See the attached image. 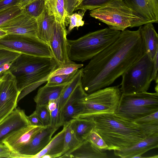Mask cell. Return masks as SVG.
Returning <instances> with one entry per match:
<instances>
[{
	"instance_id": "28",
	"label": "cell",
	"mask_w": 158,
	"mask_h": 158,
	"mask_svg": "<svg viewBox=\"0 0 158 158\" xmlns=\"http://www.w3.org/2000/svg\"><path fill=\"white\" fill-rule=\"evenodd\" d=\"M45 0H35L25 6L23 9L27 13L36 19L44 10Z\"/></svg>"
},
{
	"instance_id": "4",
	"label": "cell",
	"mask_w": 158,
	"mask_h": 158,
	"mask_svg": "<svg viewBox=\"0 0 158 158\" xmlns=\"http://www.w3.org/2000/svg\"><path fill=\"white\" fill-rule=\"evenodd\" d=\"M121 32L108 27L89 32L76 40H68L69 59L81 62L90 60L115 41Z\"/></svg>"
},
{
	"instance_id": "47",
	"label": "cell",
	"mask_w": 158,
	"mask_h": 158,
	"mask_svg": "<svg viewBox=\"0 0 158 158\" xmlns=\"http://www.w3.org/2000/svg\"><path fill=\"white\" fill-rule=\"evenodd\" d=\"M158 83L156 84V85L155 87V90L156 92H158Z\"/></svg>"
},
{
	"instance_id": "13",
	"label": "cell",
	"mask_w": 158,
	"mask_h": 158,
	"mask_svg": "<svg viewBox=\"0 0 158 158\" xmlns=\"http://www.w3.org/2000/svg\"><path fill=\"white\" fill-rule=\"evenodd\" d=\"M57 130L50 126L44 127L19 153L14 154L15 158H32L46 147Z\"/></svg>"
},
{
	"instance_id": "24",
	"label": "cell",
	"mask_w": 158,
	"mask_h": 158,
	"mask_svg": "<svg viewBox=\"0 0 158 158\" xmlns=\"http://www.w3.org/2000/svg\"><path fill=\"white\" fill-rule=\"evenodd\" d=\"M36 20L38 27L37 36L49 45L55 21V18L53 16L49 15L45 8Z\"/></svg>"
},
{
	"instance_id": "35",
	"label": "cell",
	"mask_w": 158,
	"mask_h": 158,
	"mask_svg": "<svg viewBox=\"0 0 158 158\" xmlns=\"http://www.w3.org/2000/svg\"><path fill=\"white\" fill-rule=\"evenodd\" d=\"M22 53L6 48H0V66L11 62Z\"/></svg>"
},
{
	"instance_id": "44",
	"label": "cell",
	"mask_w": 158,
	"mask_h": 158,
	"mask_svg": "<svg viewBox=\"0 0 158 158\" xmlns=\"http://www.w3.org/2000/svg\"><path fill=\"white\" fill-rule=\"evenodd\" d=\"M35 0H20L18 5L19 7L22 9L25 6Z\"/></svg>"
},
{
	"instance_id": "34",
	"label": "cell",
	"mask_w": 158,
	"mask_h": 158,
	"mask_svg": "<svg viewBox=\"0 0 158 158\" xmlns=\"http://www.w3.org/2000/svg\"><path fill=\"white\" fill-rule=\"evenodd\" d=\"M82 10L81 12L79 11L77 13H73L67 16V18L69 19V26L67 31V34L69 33L75 27H78L84 25V22L82 20V19L86 11Z\"/></svg>"
},
{
	"instance_id": "6",
	"label": "cell",
	"mask_w": 158,
	"mask_h": 158,
	"mask_svg": "<svg viewBox=\"0 0 158 158\" xmlns=\"http://www.w3.org/2000/svg\"><path fill=\"white\" fill-rule=\"evenodd\" d=\"M90 16L107 25L109 28L123 31L128 27L142 25L141 19L124 2L115 1L91 10Z\"/></svg>"
},
{
	"instance_id": "46",
	"label": "cell",
	"mask_w": 158,
	"mask_h": 158,
	"mask_svg": "<svg viewBox=\"0 0 158 158\" xmlns=\"http://www.w3.org/2000/svg\"><path fill=\"white\" fill-rule=\"evenodd\" d=\"M7 34L4 31L0 28V38L4 36Z\"/></svg>"
},
{
	"instance_id": "17",
	"label": "cell",
	"mask_w": 158,
	"mask_h": 158,
	"mask_svg": "<svg viewBox=\"0 0 158 158\" xmlns=\"http://www.w3.org/2000/svg\"><path fill=\"white\" fill-rule=\"evenodd\" d=\"M79 2L77 0H45V9L55 20L65 24L68 15H71Z\"/></svg>"
},
{
	"instance_id": "1",
	"label": "cell",
	"mask_w": 158,
	"mask_h": 158,
	"mask_svg": "<svg viewBox=\"0 0 158 158\" xmlns=\"http://www.w3.org/2000/svg\"><path fill=\"white\" fill-rule=\"evenodd\" d=\"M145 52L139 30H125L83 68L81 84L89 94L112 84Z\"/></svg>"
},
{
	"instance_id": "7",
	"label": "cell",
	"mask_w": 158,
	"mask_h": 158,
	"mask_svg": "<svg viewBox=\"0 0 158 158\" xmlns=\"http://www.w3.org/2000/svg\"><path fill=\"white\" fill-rule=\"evenodd\" d=\"M158 111V92L122 94L115 114L135 121Z\"/></svg>"
},
{
	"instance_id": "16",
	"label": "cell",
	"mask_w": 158,
	"mask_h": 158,
	"mask_svg": "<svg viewBox=\"0 0 158 158\" xmlns=\"http://www.w3.org/2000/svg\"><path fill=\"white\" fill-rule=\"evenodd\" d=\"M30 125L24 111L16 107L0 123V143L11 133Z\"/></svg>"
},
{
	"instance_id": "14",
	"label": "cell",
	"mask_w": 158,
	"mask_h": 158,
	"mask_svg": "<svg viewBox=\"0 0 158 158\" xmlns=\"http://www.w3.org/2000/svg\"><path fill=\"white\" fill-rule=\"evenodd\" d=\"M44 127L29 125L16 131L7 135L2 143L11 152H19L22 148Z\"/></svg>"
},
{
	"instance_id": "20",
	"label": "cell",
	"mask_w": 158,
	"mask_h": 158,
	"mask_svg": "<svg viewBox=\"0 0 158 158\" xmlns=\"http://www.w3.org/2000/svg\"><path fill=\"white\" fill-rule=\"evenodd\" d=\"M88 94L83 89L81 82L74 89L62 111L64 125L72 119L79 112L80 107L77 102Z\"/></svg>"
},
{
	"instance_id": "42",
	"label": "cell",
	"mask_w": 158,
	"mask_h": 158,
	"mask_svg": "<svg viewBox=\"0 0 158 158\" xmlns=\"http://www.w3.org/2000/svg\"><path fill=\"white\" fill-rule=\"evenodd\" d=\"M20 0H0V10L18 6Z\"/></svg>"
},
{
	"instance_id": "41",
	"label": "cell",
	"mask_w": 158,
	"mask_h": 158,
	"mask_svg": "<svg viewBox=\"0 0 158 158\" xmlns=\"http://www.w3.org/2000/svg\"><path fill=\"white\" fill-rule=\"evenodd\" d=\"M27 117L30 125L44 127L43 123L35 111L29 116H27Z\"/></svg>"
},
{
	"instance_id": "22",
	"label": "cell",
	"mask_w": 158,
	"mask_h": 158,
	"mask_svg": "<svg viewBox=\"0 0 158 158\" xmlns=\"http://www.w3.org/2000/svg\"><path fill=\"white\" fill-rule=\"evenodd\" d=\"M65 127L53 138L46 146L39 153L32 158H60L61 156L64 149Z\"/></svg>"
},
{
	"instance_id": "36",
	"label": "cell",
	"mask_w": 158,
	"mask_h": 158,
	"mask_svg": "<svg viewBox=\"0 0 158 158\" xmlns=\"http://www.w3.org/2000/svg\"><path fill=\"white\" fill-rule=\"evenodd\" d=\"M35 111L39 117L44 127L49 126L50 122V116L47 104L36 105Z\"/></svg>"
},
{
	"instance_id": "32",
	"label": "cell",
	"mask_w": 158,
	"mask_h": 158,
	"mask_svg": "<svg viewBox=\"0 0 158 158\" xmlns=\"http://www.w3.org/2000/svg\"><path fill=\"white\" fill-rule=\"evenodd\" d=\"M23 9L18 6L6 8L0 10V26L9 19L20 13Z\"/></svg>"
},
{
	"instance_id": "25",
	"label": "cell",
	"mask_w": 158,
	"mask_h": 158,
	"mask_svg": "<svg viewBox=\"0 0 158 158\" xmlns=\"http://www.w3.org/2000/svg\"><path fill=\"white\" fill-rule=\"evenodd\" d=\"M71 125L77 138L81 142L85 140L94 128L95 124L91 119L73 118Z\"/></svg>"
},
{
	"instance_id": "43",
	"label": "cell",
	"mask_w": 158,
	"mask_h": 158,
	"mask_svg": "<svg viewBox=\"0 0 158 158\" xmlns=\"http://www.w3.org/2000/svg\"><path fill=\"white\" fill-rule=\"evenodd\" d=\"M10 149L6 145L0 143V158H10Z\"/></svg>"
},
{
	"instance_id": "21",
	"label": "cell",
	"mask_w": 158,
	"mask_h": 158,
	"mask_svg": "<svg viewBox=\"0 0 158 158\" xmlns=\"http://www.w3.org/2000/svg\"><path fill=\"white\" fill-rule=\"evenodd\" d=\"M108 157L106 153L97 149L90 142L86 139L83 141L76 148L62 157V158Z\"/></svg>"
},
{
	"instance_id": "38",
	"label": "cell",
	"mask_w": 158,
	"mask_h": 158,
	"mask_svg": "<svg viewBox=\"0 0 158 158\" xmlns=\"http://www.w3.org/2000/svg\"><path fill=\"white\" fill-rule=\"evenodd\" d=\"M134 122L138 125L158 124V111L137 119Z\"/></svg>"
},
{
	"instance_id": "31",
	"label": "cell",
	"mask_w": 158,
	"mask_h": 158,
	"mask_svg": "<svg viewBox=\"0 0 158 158\" xmlns=\"http://www.w3.org/2000/svg\"><path fill=\"white\" fill-rule=\"evenodd\" d=\"M85 139L90 142L94 147L101 151L108 150V147L106 142L94 129L90 132Z\"/></svg>"
},
{
	"instance_id": "29",
	"label": "cell",
	"mask_w": 158,
	"mask_h": 158,
	"mask_svg": "<svg viewBox=\"0 0 158 158\" xmlns=\"http://www.w3.org/2000/svg\"><path fill=\"white\" fill-rule=\"evenodd\" d=\"M117 0H81L75 10H91L106 5Z\"/></svg>"
},
{
	"instance_id": "15",
	"label": "cell",
	"mask_w": 158,
	"mask_h": 158,
	"mask_svg": "<svg viewBox=\"0 0 158 158\" xmlns=\"http://www.w3.org/2000/svg\"><path fill=\"white\" fill-rule=\"evenodd\" d=\"M141 20L142 25L158 22V0H123Z\"/></svg>"
},
{
	"instance_id": "11",
	"label": "cell",
	"mask_w": 158,
	"mask_h": 158,
	"mask_svg": "<svg viewBox=\"0 0 158 158\" xmlns=\"http://www.w3.org/2000/svg\"><path fill=\"white\" fill-rule=\"evenodd\" d=\"M67 34L65 24L55 20L49 46L58 67L73 61L69 57Z\"/></svg>"
},
{
	"instance_id": "37",
	"label": "cell",
	"mask_w": 158,
	"mask_h": 158,
	"mask_svg": "<svg viewBox=\"0 0 158 158\" xmlns=\"http://www.w3.org/2000/svg\"><path fill=\"white\" fill-rule=\"evenodd\" d=\"M49 112L50 116L49 126L57 130L64 125L62 112L60 110L58 106Z\"/></svg>"
},
{
	"instance_id": "8",
	"label": "cell",
	"mask_w": 158,
	"mask_h": 158,
	"mask_svg": "<svg viewBox=\"0 0 158 158\" xmlns=\"http://www.w3.org/2000/svg\"><path fill=\"white\" fill-rule=\"evenodd\" d=\"M153 60L144 52L122 75V94L147 92L151 82Z\"/></svg>"
},
{
	"instance_id": "26",
	"label": "cell",
	"mask_w": 158,
	"mask_h": 158,
	"mask_svg": "<svg viewBox=\"0 0 158 158\" xmlns=\"http://www.w3.org/2000/svg\"><path fill=\"white\" fill-rule=\"evenodd\" d=\"M83 68L78 70L73 79L67 84L59 99V108L61 112L71 95L81 82Z\"/></svg>"
},
{
	"instance_id": "12",
	"label": "cell",
	"mask_w": 158,
	"mask_h": 158,
	"mask_svg": "<svg viewBox=\"0 0 158 158\" xmlns=\"http://www.w3.org/2000/svg\"><path fill=\"white\" fill-rule=\"evenodd\" d=\"M7 34L37 37L36 19L23 9L22 12L0 26Z\"/></svg>"
},
{
	"instance_id": "5",
	"label": "cell",
	"mask_w": 158,
	"mask_h": 158,
	"mask_svg": "<svg viewBox=\"0 0 158 158\" xmlns=\"http://www.w3.org/2000/svg\"><path fill=\"white\" fill-rule=\"evenodd\" d=\"M122 94L118 85L106 87L88 94L77 102L80 110L73 118L89 119L97 114L115 113Z\"/></svg>"
},
{
	"instance_id": "27",
	"label": "cell",
	"mask_w": 158,
	"mask_h": 158,
	"mask_svg": "<svg viewBox=\"0 0 158 158\" xmlns=\"http://www.w3.org/2000/svg\"><path fill=\"white\" fill-rule=\"evenodd\" d=\"M65 127L64 146L63 152L60 158L78 146L81 142L76 137L71 125V120L65 123Z\"/></svg>"
},
{
	"instance_id": "30",
	"label": "cell",
	"mask_w": 158,
	"mask_h": 158,
	"mask_svg": "<svg viewBox=\"0 0 158 158\" xmlns=\"http://www.w3.org/2000/svg\"><path fill=\"white\" fill-rule=\"evenodd\" d=\"M83 65V64H77L73 61L71 63L58 67L51 74L49 78L56 75L71 74L76 70L82 68Z\"/></svg>"
},
{
	"instance_id": "19",
	"label": "cell",
	"mask_w": 158,
	"mask_h": 158,
	"mask_svg": "<svg viewBox=\"0 0 158 158\" xmlns=\"http://www.w3.org/2000/svg\"><path fill=\"white\" fill-rule=\"evenodd\" d=\"M142 38L144 52L153 60L158 52V35L152 23L139 26L138 29Z\"/></svg>"
},
{
	"instance_id": "39",
	"label": "cell",
	"mask_w": 158,
	"mask_h": 158,
	"mask_svg": "<svg viewBox=\"0 0 158 158\" xmlns=\"http://www.w3.org/2000/svg\"><path fill=\"white\" fill-rule=\"evenodd\" d=\"M139 125L146 137L158 134V124H145Z\"/></svg>"
},
{
	"instance_id": "45",
	"label": "cell",
	"mask_w": 158,
	"mask_h": 158,
	"mask_svg": "<svg viewBox=\"0 0 158 158\" xmlns=\"http://www.w3.org/2000/svg\"><path fill=\"white\" fill-rule=\"evenodd\" d=\"M11 62L6 63L0 66V73L8 70L10 66Z\"/></svg>"
},
{
	"instance_id": "2",
	"label": "cell",
	"mask_w": 158,
	"mask_h": 158,
	"mask_svg": "<svg viewBox=\"0 0 158 158\" xmlns=\"http://www.w3.org/2000/svg\"><path fill=\"white\" fill-rule=\"evenodd\" d=\"M89 119L94 122V130L104 140L109 150L128 148L146 137L138 124L115 113L97 114Z\"/></svg>"
},
{
	"instance_id": "9",
	"label": "cell",
	"mask_w": 158,
	"mask_h": 158,
	"mask_svg": "<svg viewBox=\"0 0 158 158\" xmlns=\"http://www.w3.org/2000/svg\"><path fill=\"white\" fill-rule=\"evenodd\" d=\"M0 48L36 56L53 57L49 45L37 37L7 34L0 38Z\"/></svg>"
},
{
	"instance_id": "10",
	"label": "cell",
	"mask_w": 158,
	"mask_h": 158,
	"mask_svg": "<svg viewBox=\"0 0 158 158\" xmlns=\"http://www.w3.org/2000/svg\"><path fill=\"white\" fill-rule=\"evenodd\" d=\"M20 93L15 77L9 70L0 73V123L17 107Z\"/></svg>"
},
{
	"instance_id": "33",
	"label": "cell",
	"mask_w": 158,
	"mask_h": 158,
	"mask_svg": "<svg viewBox=\"0 0 158 158\" xmlns=\"http://www.w3.org/2000/svg\"><path fill=\"white\" fill-rule=\"evenodd\" d=\"M78 70L70 74L56 75L49 77L46 85L48 86H56L67 84L73 79Z\"/></svg>"
},
{
	"instance_id": "23",
	"label": "cell",
	"mask_w": 158,
	"mask_h": 158,
	"mask_svg": "<svg viewBox=\"0 0 158 158\" xmlns=\"http://www.w3.org/2000/svg\"><path fill=\"white\" fill-rule=\"evenodd\" d=\"M68 83L56 86L46 84L40 88L34 98L36 105H46L50 101L59 99Z\"/></svg>"
},
{
	"instance_id": "18",
	"label": "cell",
	"mask_w": 158,
	"mask_h": 158,
	"mask_svg": "<svg viewBox=\"0 0 158 158\" xmlns=\"http://www.w3.org/2000/svg\"><path fill=\"white\" fill-rule=\"evenodd\" d=\"M158 147V134L146 137L133 146L127 148L114 150L116 156L123 158H133Z\"/></svg>"
},
{
	"instance_id": "3",
	"label": "cell",
	"mask_w": 158,
	"mask_h": 158,
	"mask_svg": "<svg viewBox=\"0 0 158 158\" xmlns=\"http://www.w3.org/2000/svg\"><path fill=\"white\" fill-rule=\"evenodd\" d=\"M58 66L53 58L22 53L11 62L8 69L16 77L20 93L18 102L47 82Z\"/></svg>"
},
{
	"instance_id": "40",
	"label": "cell",
	"mask_w": 158,
	"mask_h": 158,
	"mask_svg": "<svg viewBox=\"0 0 158 158\" xmlns=\"http://www.w3.org/2000/svg\"><path fill=\"white\" fill-rule=\"evenodd\" d=\"M158 52H157L153 60V65L152 72L151 77V81H155L156 84L158 83Z\"/></svg>"
},
{
	"instance_id": "48",
	"label": "cell",
	"mask_w": 158,
	"mask_h": 158,
	"mask_svg": "<svg viewBox=\"0 0 158 158\" xmlns=\"http://www.w3.org/2000/svg\"><path fill=\"white\" fill-rule=\"evenodd\" d=\"M77 0L79 1V2L80 3V2H81V0Z\"/></svg>"
}]
</instances>
